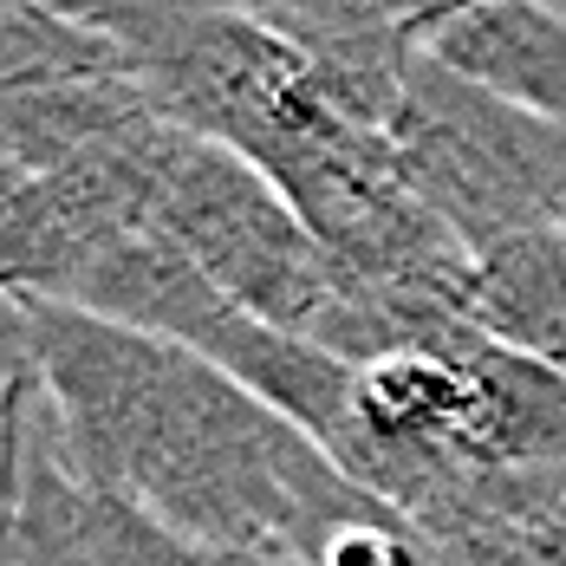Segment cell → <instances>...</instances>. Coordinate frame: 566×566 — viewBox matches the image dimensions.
Segmentation results:
<instances>
[{
	"instance_id": "6da1fadb",
	"label": "cell",
	"mask_w": 566,
	"mask_h": 566,
	"mask_svg": "<svg viewBox=\"0 0 566 566\" xmlns=\"http://www.w3.org/2000/svg\"><path fill=\"white\" fill-rule=\"evenodd\" d=\"M13 371L33 385L59 450L222 560H300L378 502L339 455L189 345L98 319L85 306L7 293Z\"/></svg>"
},
{
	"instance_id": "7a4b0ae2",
	"label": "cell",
	"mask_w": 566,
	"mask_h": 566,
	"mask_svg": "<svg viewBox=\"0 0 566 566\" xmlns=\"http://www.w3.org/2000/svg\"><path fill=\"white\" fill-rule=\"evenodd\" d=\"M391 144L417 202L469 254L560 216L566 124L509 105L502 92L443 65L430 46L410 65V92L391 117Z\"/></svg>"
},
{
	"instance_id": "3957f363",
	"label": "cell",
	"mask_w": 566,
	"mask_h": 566,
	"mask_svg": "<svg viewBox=\"0 0 566 566\" xmlns=\"http://www.w3.org/2000/svg\"><path fill=\"white\" fill-rule=\"evenodd\" d=\"M157 234L222 286L234 306L313 339L339 300L319 234L274 176L241 150L170 124L157 150Z\"/></svg>"
},
{
	"instance_id": "277c9868",
	"label": "cell",
	"mask_w": 566,
	"mask_h": 566,
	"mask_svg": "<svg viewBox=\"0 0 566 566\" xmlns=\"http://www.w3.org/2000/svg\"><path fill=\"white\" fill-rule=\"evenodd\" d=\"M170 117L112 137L72 164L27 182H0V254H7V293L65 300L85 268H98L130 234L157 228V150Z\"/></svg>"
},
{
	"instance_id": "5b68a950",
	"label": "cell",
	"mask_w": 566,
	"mask_h": 566,
	"mask_svg": "<svg viewBox=\"0 0 566 566\" xmlns=\"http://www.w3.org/2000/svg\"><path fill=\"white\" fill-rule=\"evenodd\" d=\"M7 443H13L7 566H228L222 554L196 547L189 534L164 527L137 502L78 475L20 371H13Z\"/></svg>"
},
{
	"instance_id": "8992f818",
	"label": "cell",
	"mask_w": 566,
	"mask_h": 566,
	"mask_svg": "<svg viewBox=\"0 0 566 566\" xmlns=\"http://www.w3.org/2000/svg\"><path fill=\"white\" fill-rule=\"evenodd\" d=\"M313 65L319 98L365 130H391L410 65L469 0H234Z\"/></svg>"
},
{
	"instance_id": "52a82bcc",
	"label": "cell",
	"mask_w": 566,
	"mask_h": 566,
	"mask_svg": "<svg viewBox=\"0 0 566 566\" xmlns=\"http://www.w3.org/2000/svg\"><path fill=\"white\" fill-rule=\"evenodd\" d=\"M462 78L502 92L509 105L566 124V13L541 0H469L430 40Z\"/></svg>"
},
{
	"instance_id": "ba28073f",
	"label": "cell",
	"mask_w": 566,
	"mask_h": 566,
	"mask_svg": "<svg viewBox=\"0 0 566 566\" xmlns=\"http://www.w3.org/2000/svg\"><path fill=\"white\" fill-rule=\"evenodd\" d=\"M157 98L144 78H92V85H40L0 92V182L46 176L112 137L157 124Z\"/></svg>"
},
{
	"instance_id": "9c48e42d",
	"label": "cell",
	"mask_w": 566,
	"mask_h": 566,
	"mask_svg": "<svg viewBox=\"0 0 566 566\" xmlns=\"http://www.w3.org/2000/svg\"><path fill=\"white\" fill-rule=\"evenodd\" d=\"M469 319L495 345L566 371V228L534 222L482 248L469 268Z\"/></svg>"
},
{
	"instance_id": "30bf717a",
	"label": "cell",
	"mask_w": 566,
	"mask_h": 566,
	"mask_svg": "<svg viewBox=\"0 0 566 566\" xmlns=\"http://www.w3.org/2000/svg\"><path fill=\"white\" fill-rule=\"evenodd\" d=\"M92 78H137V59L40 0H0V92L92 85Z\"/></svg>"
},
{
	"instance_id": "8fae6325",
	"label": "cell",
	"mask_w": 566,
	"mask_h": 566,
	"mask_svg": "<svg viewBox=\"0 0 566 566\" xmlns=\"http://www.w3.org/2000/svg\"><path fill=\"white\" fill-rule=\"evenodd\" d=\"M40 7H53L65 20H78V27L117 40L124 53L137 59V78H144L196 20H209L228 0H40Z\"/></svg>"
},
{
	"instance_id": "7c38bea8",
	"label": "cell",
	"mask_w": 566,
	"mask_h": 566,
	"mask_svg": "<svg viewBox=\"0 0 566 566\" xmlns=\"http://www.w3.org/2000/svg\"><path fill=\"white\" fill-rule=\"evenodd\" d=\"M313 566H443V560H437L430 534H417L397 509H385L371 521H352L345 534H333Z\"/></svg>"
},
{
	"instance_id": "4fadbf2b",
	"label": "cell",
	"mask_w": 566,
	"mask_h": 566,
	"mask_svg": "<svg viewBox=\"0 0 566 566\" xmlns=\"http://www.w3.org/2000/svg\"><path fill=\"white\" fill-rule=\"evenodd\" d=\"M521 560L527 566H566V489H560V502L534 521V534L521 541Z\"/></svg>"
},
{
	"instance_id": "5bb4252c",
	"label": "cell",
	"mask_w": 566,
	"mask_h": 566,
	"mask_svg": "<svg viewBox=\"0 0 566 566\" xmlns=\"http://www.w3.org/2000/svg\"><path fill=\"white\" fill-rule=\"evenodd\" d=\"M228 566H300V560H228Z\"/></svg>"
},
{
	"instance_id": "9a60e30c",
	"label": "cell",
	"mask_w": 566,
	"mask_h": 566,
	"mask_svg": "<svg viewBox=\"0 0 566 566\" xmlns=\"http://www.w3.org/2000/svg\"><path fill=\"white\" fill-rule=\"evenodd\" d=\"M554 222H560V228H566V196H560V216H554Z\"/></svg>"
}]
</instances>
